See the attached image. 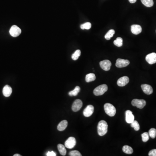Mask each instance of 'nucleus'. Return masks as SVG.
Segmentation results:
<instances>
[{
  "label": "nucleus",
  "instance_id": "f257e3e1",
  "mask_svg": "<svg viewBox=\"0 0 156 156\" xmlns=\"http://www.w3.org/2000/svg\"><path fill=\"white\" fill-rule=\"evenodd\" d=\"M108 125L104 120H101L99 122L98 125V133L100 136L105 135L107 133Z\"/></svg>",
  "mask_w": 156,
  "mask_h": 156
},
{
  "label": "nucleus",
  "instance_id": "f03ea898",
  "mask_svg": "<svg viewBox=\"0 0 156 156\" xmlns=\"http://www.w3.org/2000/svg\"><path fill=\"white\" fill-rule=\"evenodd\" d=\"M105 111L110 117H113L116 114V110L115 106L110 103H106L104 106Z\"/></svg>",
  "mask_w": 156,
  "mask_h": 156
},
{
  "label": "nucleus",
  "instance_id": "7ed1b4c3",
  "mask_svg": "<svg viewBox=\"0 0 156 156\" xmlns=\"http://www.w3.org/2000/svg\"><path fill=\"white\" fill-rule=\"evenodd\" d=\"M107 85L106 84H103L95 88L94 90L93 93L96 96L102 95L107 91Z\"/></svg>",
  "mask_w": 156,
  "mask_h": 156
},
{
  "label": "nucleus",
  "instance_id": "20e7f679",
  "mask_svg": "<svg viewBox=\"0 0 156 156\" xmlns=\"http://www.w3.org/2000/svg\"><path fill=\"white\" fill-rule=\"evenodd\" d=\"M131 104L133 106H136L137 108L142 109L146 105V101L144 99H134L131 101Z\"/></svg>",
  "mask_w": 156,
  "mask_h": 156
},
{
  "label": "nucleus",
  "instance_id": "39448f33",
  "mask_svg": "<svg viewBox=\"0 0 156 156\" xmlns=\"http://www.w3.org/2000/svg\"><path fill=\"white\" fill-rule=\"evenodd\" d=\"M9 32L11 36L16 37L20 35L21 33V29L16 25H13L10 28Z\"/></svg>",
  "mask_w": 156,
  "mask_h": 156
},
{
  "label": "nucleus",
  "instance_id": "423d86ee",
  "mask_svg": "<svg viewBox=\"0 0 156 156\" xmlns=\"http://www.w3.org/2000/svg\"><path fill=\"white\" fill-rule=\"evenodd\" d=\"M76 139L75 137H70L65 142V146L67 148L72 149L76 146Z\"/></svg>",
  "mask_w": 156,
  "mask_h": 156
},
{
  "label": "nucleus",
  "instance_id": "0eeeda50",
  "mask_svg": "<svg viewBox=\"0 0 156 156\" xmlns=\"http://www.w3.org/2000/svg\"><path fill=\"white\" fill-rule=\"evenodd\" d=\"M83 102L80 99H76L74 101L72 105V109L73 111L74 112H77L79 111L83 106Z\"/></svg>",
  "mask_w": 156,
  "mask_h": 156
},
{
  "label": "nucleus",
  "instance_id": "6e6552de",
  "mask_svg": "<svg viewBox=\"0 0 156 156\" xmlns=\"http://www.w3.org/2000/svg\"><path fill=\"white\" fill-rule=\"evenodd\" d=\"M130 64V62L127 60L118 59L116 60V66L117 68H123L127 66Z\"/></svg>",
  "mask_w": 156,
  "mask_h": 156
},
{
  "label": "nucleus",
  "instance_id": "1a4fd4ad",
  "mask_svg": "<svg viewBox=\"0 0 156 156\" xmlns=\"http://www.w3.org/2000/svg\"><path fill=\"white\" fill-rule=\"evenodd\" d=\"M100 66L101 69L105 71L110 70L111 66V63L109 60H104L100 62Z\"/></svg>",
  "mask_w": 156,
  "mask_h": 156
},
{
  "label": "nucleus",
  "instance_id": "9d476101",
  "mask_svg": "<svg viewBox=\"0 0 156 156\" xmlns=\"http://www.w3.org/2000/svg\"><path fill=\"white\" fill-rule=\"evenodd\" d=\"M94 111V107L92 105H88L83 111V113L84 116L89 117L91 116Z\"/></svg>",
  "mask_w": 156,
  "mask_h": 156
},
{
  "label": "nucleus",
  "instance_id": "9b49d317",
  "mask_svg": "<svg viewBox=\"0 0 156 156\" xmlns=\"http://www.w3.org/2000/svg\"><path fill=\"white\" fill-rule=\"evenodd\" d=\"M146 60L149 64H154L156 62V53L152 52L146 56Z\"/></svg>",
  "mask_w": 156,
  "mask_h": 156
},
{
  "label": "nucleus",
  "instance_id": "f8f14e48",
  "mask_svg": "<svg viewBox=\"0 0 156 156\" xmlns=\"http://www.w3.org/2000/svg\"><path fill=\"white\" fill-rule=\"evenodd\" d=\"M125 120L128 124H131L135 120V116L130 110H127L125 112Z\"/></svg>",
  "mask_w": 156,
  "mask_h": 156
},
{
  "label": "nucleus",
  "instance_id": "ddd939ff",
  "mask_svg": "<svg viewBox=\"0 0 156 156\" xmlns=\"http://www.w3.org/2000/svg\"><path fill=\"white\" fill-rule=\"evenodd\" d=\"M129 82V79L127 76H123L118 79L117 84L119 86L123 87L128 83Z\"/></svg>",
  "mask_w": 156,
  "mask_h": 156
},
{
  "label": "nucleus",
  "instance_id": "4468645a",
  "mask_svg": "<svg viewBox=\"0 0 156 156\" xmlns=\"http://www.w3.org/2000/svg\"><path fill=\"white\" fill-rule=\"evenodd\" d=\"M141 89L147 95H150L153 92V89L150 85L147 84H143L141 85Z\"/></svg>",
  "mask_w": 156,
  "mask_h": 156
},
{
  "label": "nucleus",
  "instance_id": "2eb2a0df",
  "mask_svg": "<svg viewBox=\"0 0 156 156\" xmlns=\"http://www.w3.org/2000/svg\"><path fill=\"white\" fill-rule=\"evenodd\" d=\"M3 94L6 97H9L11 95L12 92V89L10 86L6 85L3 89Z\"/></svg>",
  "mask_w": 156,
  "mask_h": 156
},
{
  "label": "nucleus",
  "instance_id": "dca6fc26",
  "mask_svg": "<svg viewBox=\"0 0 156 156\" xmlns=\"http://www.w3.org/2000/svg\"><path fill=\"white\" fill-rule=\"evenodd\" d=\"M131 31L134 34L137 35L141 32L142 28L140 25L134 24L131 26Z\"/></svg>",
  "mask_w": 156,
  "mask_h": 156
},
{
  "label": "nucleus",
  "instance_id": "f3484780",
  "mask_svg": "<svg viewBox=\"0 0 156 156\" xmlns=\"http://www.w3.org/2000/svg\"><path fill=\"white\" fill-rule=\"evenodd\" d=\"M68 121L66 120H63L58 125L57 129L59 131H63L67 127Z\"/></svg>",
  "mask_w": 156,
  "mask_h": 156
},
{
  "label": "nucleus",
  "instance_id": "a211bd4d",
  "mask_svg": "<svg viewBox=\"0 0 156 156\" xmlns=\"http://www.w3.org/2000/svg\"><path fill=\"white\" fill-rule=\"evenodd\" d=\"M96 79V76L95 74L89 73L86 75L85 76V81L87 83H89L91 82L95 81Z\"/></svg>",
  "mask_w": 156,
  "mask_h": 156
},
{
  "label": "nucleus",
  "instance_id": "6ab92c4d",
  "mask_svg": "<svg viewBox=\"0 0 156 156\" xmlns=\"http://www.w3.org/2000/svg\"><path fill=\"white\" fill-rule=\"evenodd\" d=\"M58 150L62 156H65L66 154V150L65 146L62 144H58L57 145Z\"/></svg>",
  "mask_w": 156,
  "mask_h": 156
},
{
  "label": "nucleus",
  "instance_id": "aec40b11",
  "mask_svg": "<svg viewBox=\"0 0 156 156\" xmlns=\"http://www.w3.org/2000/svg\"><path fill=\"white\" fill-rule=\"evenodd\" d=\"M123 151L125 154H131L133 153V149L132 147L128 145H125L122 148Z\"/></svg>",
  "mask_w": 156,
  "mask_h": 156
},
{
  "label": "nucleus",
  "instance_id": "412c9836",
  "mask_svg": "<svg viewBox=\"0 0 156 156\" xmlns=\"http://www.w3.org/2000/svg\"><path fill=\"white\" fill-rule=\"evenodd\" d=\"M141 2L144 6L150 8L154 5L153 0H141Z\"/></svg>",
  "mask_w": 156,
  "mask_h": 156
},
{
  "label": "nucleus",
  "instance_id": "4be33fe9",
  "mask_svg": "<svg viewBox=\"0 0 156 156\" xmlns=\"http://www.w3.org/2000/svg\"><path fill=\"white\" fill-rule=\"evenodd\" d=\"M80 91V88L79 86H77L73 91H70L69 93V95L70 96H76Z\"/></svg>",
  "mask_w": 156,
  "mask_h": 156
},
{
  "label": "nucleus",
  "instance_id": "5701e85b",
  "mask_svg": "<svg viewBox=\"0 0 156 156\" xmlns=\"http://www.w3.org/2000/svg\"><path fill=\"white\" fill-rule=\"evenodd\" d=\"M115 34V31L114 30L111 29L109 30L107 33L105 35V37L107 40H109L113 36L114 34Z\"/></svg>",
  "mask_w": 156,
  "mask_h": 156
},
{
  "label": "nucleus",
  "instance_id": "b1692460",
  "mask_svg": "<svg viewBox=\"0 0 156 156\" xmlns=\"http://www.w3.org/2000/svg\"><path fill=\"white\" fill-rule=\"evenodd\" d=\"M131 127H133L136 131H138L140 130V125L137 121L134 120L131 123Z\"/></svg>",
  "mask_w": 156,
  "mask_h": 156
},
{
  "label": "nucleus",
  "instance_id": "393cba45",
  "mask_svg": "<svg viewBox=\"0 0 156 156\" xmlns=\"http://www.w3.org/2000/svg\"><path fill=\"white\" fill-rule=\"evenodd\" d=\"M81 55V51L79 50H76L75 52L72 55V58L73 60H76L79 59V57Z\"/></svg>",
  "mask_w": 156,
  "mask_h": 156
},
{
  "label": "nucleus",
  "instance_id": "a878e982",
  "mask_svg": "<svg viewBox=\"0 0 156 156\" xmlns=\"http://www.w3.org/2000/svg\"><path fill=\"white\" fill-rule=\"evenodd\" d=\"M114 44L117 47H121L123 45V39L121 37H117L114 41Z\"/></svg>",
  "mask_w": 156,
  "mask_h": 156
},
{
  "label": "nucleus",
  "instance_id": "bb28decb",
  "mask_svg": "<svg viewBox=\"0 0 156 156\" xmlns=\"http://www.w3.org/2000/svg\"><path fill=\"white\" fill-rule=\"evenodd\" d=\"M149 135L152 138H155L156 136V129L154 128L150 129L149 131Z\"/></svg>",
  "mask_w": 156,
  "mask_h": 156
},
{
  "label": "nucleus",
  "instance_id": "cd10ccee",
  "mask_svg": "<svg viewBox=\"0 0 156 156\" xmlns=\"http://www.w3.org/2000/svg\"><path fill=\"white\" fill-rule=\"evenodd\" d=\"M92 24L90 23L87 22L85 24H83L81 25L80 28L82 30L84 29H86V30H89L91 28Z\"/></svg>",
  "mask_w": 156,
  "mask_h": 156
},
{
  "label": "nucleus",
  "instance_id": "c85d7f7f",
  "mask_svg": "<svg viewBox=\"0 0 156 156\" xmlns=\"http://www.w3.org/2000/svg\"><path fill=\"white\" fill-rule=\"evenodd\" d=\"M141 137H142V141L144 142H146L148 141L149 139V135L148 133L144 132L141 135Z\"/></svg>",
  "mask_w": 156,
  "mask_h": 156
},
{
  "label": "nucleus",
  "instance_id": "c756f323",
  "mask_svg": "<svg viewBox=\"0 0 156 156\" xmlns=\"http://www.w3.org/2000/svg\"><path fill=\"white\" fill-rule=\"evenodd\" d=\"M69 155L70 156H82L81 154L78 150L70 151L69 153Z\"/></svg>",
  "mask_w": 156,
  "mask_h": 156
},
{
  "label": "nucleus",
  "instance_id": "7c9ffc66",
  "mask_svg": "<svg viewBox=\"0 0 156 156\" xmlns=\"http://www.w3.org/2000/svg\"><path fill=\"white\" fill-rule=\"evenodd\" d=\"M149 156H156V149H153L149 152Z\"/></svg>",
  "mask_w": 156,
  "mask_h": 156
},
{
  "label": "nucleus",
  "instance_id": "2f4dec72",
  "mask_svg": "<svg viewBox=\"0 0 156 156\" xmlns=\"http://www.w3.org/2000/svg\"><path fill=\"white\" fill-rule=\"evenodd\" d=\"M56 154L53 151H49L46 154L47 156H56Z\"/></svg>",
  "mask_w": 156,
  "mask_h": 156
},
{
  "label": "nucleus",
  "instance_id": "473e14b6",
  "mask_svg": "<svg viewBox=\"0 0 156 156\" xmlns=\"http://www.w3.org/2000/svg\"><path fill=\"white\" fill-rule=\"evenodd\" d=\"M128 1L131 3V4L135 3L136 2V1H137V0H128Z\"/></svg>",
  "mask_w": 156,
  "mask_h": 156
},
{
  "label": "nucleus",
  "instance_id": "72a5a7b5",
  "mask_svg": "<svg viewBox=\"0 0 156 156\" xmlns=\"http://www.w3.org/2000/svg\"><path fill=\"white\" fill-rule=\"evenodd\" d=\"M21 155H20V154H15L14 155V156H21Z\"/></svg>",
  "mask_w": 156,
  "mask_h": 156
}]
</instances>
